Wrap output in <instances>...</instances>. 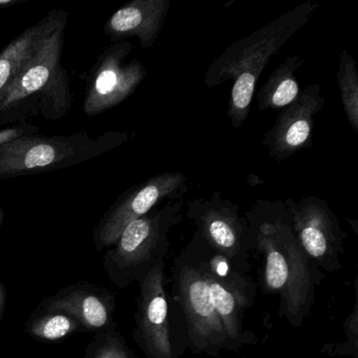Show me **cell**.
Instances as JSON below:
<instances>
[{
    "instance_id": "6da1fadb",
    "label": "cell",
    "mask_w": 358,
    "mask_h": 358,
    "mask_svg": "<svg viewBox=\"0 0 358 358\" xmlns=\"http://www.w3.org/2000/svg\"><path fill=\"white\" fill-rule=\"evenodd\" d=\"M245 217L262 257V288L278 296L280 317L299 328L315 303L322 271L299 246L284 202L257 201Z\"/></svg>"
},
{
    "instance_id": "7a4b0ae2",
    "label": "cell",
    "mask_w": 358,
    "mask_h": 358,
    "mask_svg": "<svg viewBox=\"0 0 358 358\" xmlns=\"http://www.w3.org/2000/svg\"><path fill=\"white\" fill-rule=\"evenodd\" d=\"M171 282L176 314L183 328L184 341L192 353L217 357L223 350L230 351L192 241L176 257Z\"/></svg>"
},
{
    "instance_id": "3957f363",
    "label": "cell",
    "mask_w": 358,
    "mask_h": 358,
    "mask_svg": "<svg viewBox=\"0 0 358 358\" xmlns=\"http://www.w3.org/2000/svg\"><path fill=\"white\" fill-rule=\"evenodd\" d=\"M183 201L171 199L160 208L125 227L117 242L103 257L104 270L110 282L121 290L139 282L160 259L167 257L169 234L182 222Z\"/></svg>"
},
{
    "instance_id": "277c9868",
    "label": "cell",
    "mask_w": 358,
    "mask_h": 358,
    "mask_svg": "<svg viewBox=\"0 0 358 358\" xmlns=\"http://www.w3.org/2000/svg\"><path fill=\"white\" fill-rule=\"evenodd\" d=\"M194 243L209 294L223 324L230 351H240L244 345L257 343V337L244 329L245 312L252 307L257 287L249 274L236 270L223 255L215 252L199 234Z\"/></svg>"
},
{
    "instance_id": "5b68a950",
    "label": "cell",
    "mask_w": 358,
    "mask_h": 358,
    "mask_svg": "<svg viewBox=\"0 0 358 358\" xmlns=\"http://www.w3.org/2000/svg\"><path fill=\"white\" fill-rule=\"evenodd\" d=\"M317 6L303 3L286 15L264 27L255 34L232 45L213 62L206 73L205 85H217L236 78L241 72L252 71L261 75L274 54L303 26Z\"/></svg>"
},
{
    "instance_id": "8992f818",
    "label": "cell",
    "mask_w": 358,
    "mask_h": 358,
    "mask_svg": "<svg viewBox=\"0 0 358 358\" xmlns=\"http://www.w3.org/2000/svg\"><path fill=\"white\" fill-rule=\"evenodd\" d=\"M186 215L198 228L196 234L211 249L223 255L236 270L249 274L255 252V240L238 205L215 194L211 198L192 201Z\"/></svg>"
},
{
    "instance_id": "52a82bcc",
    "label": "cell",
    "mask_w": 358,
    "mask_h": 358,
    "mask_svg": "<svg viewBox=\"0 0 358 358\" xmlns=\"http://www.w3.org/2000/svg\"><path fill=\"white\" fill-rule=\"evenodd\" d=\"M284 204L297 242L308 259L320 271H338L347 236L328 204L315 196L299 202L287 199Z\"/></svg>"
},
{
    "instance_id": "ba28073f",
    "label": "cell",
    "mask_w": 358,
    "mask_h": 358,
    "mask_svg": "<svg viewBox=\"0 0 358 358\" xmlns=\"http://www.w3.org/2000/svg\"><path fill=\"white\" fill-rule=\"evenodd\" d=\"M166 259H159L139 282L134 338L146 358H179L171 330Z\"/></svg>"
},
{
    "instance_id": "9c48e42d",
    "label": "cell",
    "mask_w": 358,
    "mask_h": 358,
    "mask_svg": "<svg viewBox=\"0 0 358 358\" xmlns=\"http://www.w3.org/2000/svg\"><path fill=\"white\" fill-rule=\"evenodd\" d=\"M184 173H164L150 178L117 203L100 222L95 231L98 251L110 248L129 224L150 213L159 203L181 198L186 190Z\"/></svg>"
},
{
    "instance_id": "30bf717a",
    "label": "cell",
    "mask_w": 358,
    "mask_h": 358,
    "mask_svg": "<svg viewBox=\"0 0 358 358\" xmlns=\"http://www.w3.org/2000/svg\"><path fill=\"white\" fill-rule=\"evenodd\" d=\"M131 51L129 43H121L106 52L85 97L87 115L99 114L124 101L145 78L141 62H125Z\"/></svg>"
},
{
    "instance_id": "8fae6325",
    "label": "cell",
    "mask_w": 358,
    "mask_h": 358,
    "mask_svg": "<svg viewBox=\"0 0 358 358\" xmlns=\"http://www.w3.org/2000/svg\"><path fill=\"white\" fill-rule=\"evenodd\" d=\"M320 85L305 87L296 99L280 113L273 127L264 135L263 144L270 156L278 161L289 158L308 148L314 116L324 106Z\"/></svg>"
},
{
    "instance_id": "7c38bea8",
    "label": "cell",
    "mask_w": 358,
    "mask_h": 358,
    "mask_svg": "<svg viewBox=\"0 0 358 358\" xmlns=\"http://www.w3.org/2000/svg\"><path fill=\"white\" fill-rule=\"evenodd\" d=\"M41 308L68 313L90 331L101 332L116 327L115 295L90 282H79L60 289L45 299Z\"/></svg>"
},
{
    "instance_id": "4fadbf2b",
    "label": "cell",
    "mask_w": 358,
    "mask_h": 358,
    "mask_svg": "<svg viewBox=\"0 0 358 358\" xmlns=\"http://www.w3.org/2000/svg\"><path fill=\"white\" fill-rule=\"evenodd\" d=\"M64 27L41 39L33 55L20 69L0 100V112L9 110L32 94L41 91L59 66Z\"/></svg>"
},
{
    "instance_id": "5bb4252c",
    "label": "cell",
    "mask_w": 358,
    "mask_h": 358,
    "mask_svg": "<svg viewBox=\"0 0 358 358\" xmlns=\"http://www.w3.org/2000/svg\"><path fill=\"white\" fill-rule=\"evenodd\" d=\"M169 0H135L108 20L106 32L115 39L137 37L144 49L156 43L164 26Z\"/></svg>"
},
{
    "instance_id": "9a60e30c",
    "label": "cell",
    "mask_w": 358,
    "mask_h": 358,
    "mask_svg": "<svg viewBox=\"0 0 358 358\" xmlns=\"http://www.w3.org/2000/svg\"><path fill=\"white\" fill-rule=\"evenodd\" d=\"M72 148L62 142L17 138L0 145V173L43 169L73 155Z\"/></svg>"
},
{
    "instance_id": "2e32d148",
    "label": "cell",
    "mask_w": 358,
    "mask_h": 358,
    "mask_svg": "<svg viewBox=\"0 0 358 358\" xmlns=\"http://www.w3.org/2000/svg\"><path fill=\"white\" fill-rule=\"evenodd\" d=\"M66 15L62 12L51 14L36 26L24 31L0 54V100L20 69L30 59L41 39L66 26Z\"/></svg>"
},
{
    "instance_id": "e0dca14e",
    "label": "cell",
    "mask_w": 358,
    "mask_h": 358,
    "mask_svg": "<svg viewBox=\"0 0 358 358\" xmlns=\"http://www.w3.org/2000/svg\"><path fill=\"white\" fill-rule=\"evenodd\" d=\"M301 58H287L280 64L257 94L259 108L264 110H278L292 103L299 94V83L295 80L294 73L303 64Z\"/></svg>"
},
{
    "instance_id": "ac0fdd59",
    "label": "cell",
    "mask_w": 358,
    "mask_h": 358,
    "mask_svg": "<svg viewBox=\"0 0 358 358\" xmlns=\"http://www.w3.org/2000/svg\"><path fill=\"white\" fill-rule=\"evenodd\" d=\"M81 328L73 316L55 310L39 309L27 322V332L45 343H55L66 338Z\"/></svg>"
},
{
    "instance_id": "d6986e66",
    "label": "cell",
    "mask_w": 358,
    "mask_h": 358,
    "mask_svg": "<svg viewBox=\"0 0 358 358\" xmlns=\"http://www.w3.org/2000/svg\"><path fill=\"white\" fill-rule=\"evenodd\" d=\"M337 85L341 101L350 124L358 131V74L355 62L348 52L343 51L339 59Z\"/></svg>"
},
{
    "instance_id": "ffe728a7",
    "label": "cell",
    "mask_w": 358,
    "mask_h": 358,
    "mask_svg": "<svg viewBox=\"0 0 358 358\" xmlns=\"http://www.w3.org/2000/svg\"><path fill=\"white\" fill-rule=\"evenodd\" d=\"M259 78V74L252 71L241 72L234 78V85L230 96L228 116L232 127H242L249 114L251 101L255 95V83Z\"/></svg>"
},
{
    "instance_id": "44dd1931",
    "label": "cell",
    "mask_w": 358,
    "mask_h": 358,
    "mask_svg": "<svg viewBox=\"0 0 358 358\" xmlns=\"http://www.w3.org/2000/svg\"><path fill=\"white\" fill-rule=\"evenodd\" d=\"M358 282L357 276L354 282L353 308L343 322L345 338L337 343H324L320 349V353L326 354L331 357H352L358 358Z\"/></svg>"
},
{
    "instance_id": "7402d4cb",
    "label": "cell",
    "mask_w": 358,
    "mask_h": 358,
    "mask_svg": "<svg viewBox=\"0 0 358 358\" xmlns=\"http://www.w3.org/2000/svg\"><path fill=\"white\" fill-rule=\"evenodd\" d=\"M85 358H136L120 332L115 328L101 331L92 339Z\"/></svg>"
},
{
    "instance_id": "603a6c76",
    "label": "cell",
    "mask_w": 358,
    "mask_h": 358,
    "mask_svg": "<svg viewBox=\"0 0 358 358\" xmlns=\"http://www.w3.org/2000/svg\"><path fill=\"white\" fill-rule=\"evenodd\" d=\"M22 134H24V131L22 129H17V127L0 131V145L22 137Z\"/></svg>"
},
{
    "instance_id": "cb8c5ba5",
    "label": "cell",
    "mask_w": 358,
    "mask_h": 358,
    "mask_svg": "<svg viewBox=\"0 0 358 358\" xmlns=\"http://www.w3.org/2000/svg\"><path fill=\"white\" fill-rule=\"evenodd\" d=\"M6 299H7V291H6L5 284L0 282V320L3 318V311H5Z\"/></svg>"
},
{
    "instance_id": "d4e9b609",
    "label": "cell",
    "mask_w": 358,
    "mask_h": 358,
    "mask_svg": "<svg viewBox=\"0 0 358 358\" xmlns=\"http://www.w3.org/2000/svg\"><path fill=\"white\" fill-rule=\"evenodd\" d=\"M3 209L0 208V227H1V224H3Z\"/></svg>"
},
{
    "instance_id": "484cf974",
    "label": "cell",
    "mask_w": 358,
    "mask_h": 358,
    "mask_svg": "<svg viewBox=\"0 0 358 358\" xmlns=\"http://www.w3.org/2000/svg\"><path fill=\"white\" fill-rule=\"evenodd\" d=\"M11 3V0H0V5H8Z\"/></svg>"
}]
</instances>
